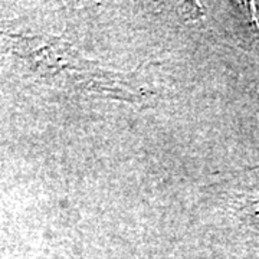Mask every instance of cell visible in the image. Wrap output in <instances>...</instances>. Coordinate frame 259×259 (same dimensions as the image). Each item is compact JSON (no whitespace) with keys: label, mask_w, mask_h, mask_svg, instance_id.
Instances as JSON below:
<instances>
[{"label":"cell","mask_w":259,"mask_h":259,"mask_svg":"<svg viewBox=\"0 0 259 259\" xmlns=\"http://www.w3.org/2000/svg\"><path fill=\"white\" fill-rule=\"evenodd\" d=\"M238 213L243 223L259 229V197L246 199L238 206Z\"/></svg>","instance_id":"1"}]
</instances>
